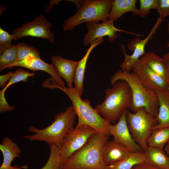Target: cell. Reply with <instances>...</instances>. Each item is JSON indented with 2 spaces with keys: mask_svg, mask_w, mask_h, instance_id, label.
<instances>
[{
  "mask_svg": "<svg viewBox=\"0 0 169 169\" xmlns=\"http://www.w3.org/2000/svg\"><path fill=\"white\" fill-rule=\"evenodd\" d=\"M76 116L73 105L68 106L64 111L55 115L54 121L49 126L42 129L33 125L28 128V131L33 134L23 137L30 141H44L60 149L67 135L74 128Z\"/></svg>",
  "mask_w": 169,
  "mask_h": 169,
  "instance_id": "cell-1",
  "label": "cell"
},
{
  "mask_svg": "<svg viewBox=\"0 0 169 169\" xmlns=\"http://www.w3.org/2000/svg\"><path fill=\"white\" fill-rule=\"evenodd\" d=\"M109 136L96 132L80 149L64 162L60 169H107L103 161V147Z\"/></svg>",
  "mask_w": 169,
  "mask_h": 169,
  "instance_id": "cell-2",
  "label": "cell"
},
{
  "mask_svg": "<svg viewBox=\"0 0 169 169\" xmlns=\"http://www.w3.org/2000/svg\"><path fill=\"white\" fill-rule=\"evenodd\" d=\"M112 86L106 90L104 100L95 109L108 122L114 124L124 112L130 108L132 95L129 85L124 80H118Z\"/></svg>",
  "mask_w": 169,
  "mask_h": 169,
  "instance_id": "cell-3",
  "label": "cell"
},
{
  "mask_svg": "<svg viewBox=\"0 0 169 169\" xmlns=\"http://www.w3.org/2000/svg\"><path fill=\"white\" fill-rule=\"evenodd\" d=\"M119 80L125 81L131 89L132 102L130 109L132 112H135L139 108L143 107L148 113L156 116L159 104L155 91L145 87L133 72L119 70L111 77L110 84L112 86Z\"/></svg>",
  "mask_w": 169,
  "mask_h": 169,
  "instance_id": "cell-4",
  "label": "cell"
},
{
  "mask_svg": "<svg viewBox=\"0 0 169 169\" xmlns=\"http://www.w3.org/2000/svg\"><path fill=\"white\" fill-rule=\"evenodd\" d=\"M49 87L51 89H59L70 99L78 118L76 126L87 125L98 132L110 135L108 128L110 123L91 107L89 100H83L81 98V96L74 87H61L53 83L50 84Z\"/></svg>",
  "mask_w": 169,
  "mask_h": 169,
  "instance_id": "cell-5",
  "label": "cell"
},
{
  "mask_svg": "<svg viewBox=\"0 0 169 169\" xmlns=\"http://www.w3.org/2000/svg\"><path fill=\"white\" fill-rule=\"evenodd\" d=\"M112 2L111 0L82 1L77 7V12L64 22L63 30H72L84 23H98L100 21L103 22L108 20Z\"/></svg>",
  "mask_w": 169,
  "mask_h": 169,
  "instance_id": "cell-6",
  "label": "cell"
},
{
  "mask_svg": "<svg viewBox=\"0 0 169 169\" xmlns=\"http://www.w3.org/2000/svg\"><path fill=\"white\" fill-rule=\"evenodd\" d=\"M126 119L133 138L144 152L148 146V139L157 124L156 117L148 113L142 107L135 112L126 110Z\"/></svg>",
  "mask_w": 169,
  "mask_h": 169,
  "instance_id": "cell-7",
  "label": "cell"
},
{
  "mask_svg": "<svg viewBox=\"0 0 169 169\" xmlns=\"http://www.w3.org/2000/svg\"><path fill=\"white\" fill-rule=\"evenodd\" d=\"M96 132L95 129L87 125L76 126L72 130L59 149L60 168L67 159L81 148Z\"/></svg>",
  "mask_w": 169,
  "mask_h": 169,
  "instance_id": "cell-8",
  "label": "cell"
},
{
  "mask_svg": "<svg viewBox=\"0 0 169 169\" xmlns=\"http://www.w3.org/2000/svg\"><path fill=\"white\" fill-rule=\"evenodd\" d=\"M52 23L43 15L36 17L32 21L25 23L13 30V40L31 36L48 39L52 44L54 43L55 36L50 29Z\"/></svg>",
  "mask_w": 169,
  "mask_h": 169,
  "instance_id": "cell-9",
  "label": "cell"
},
{
  "mask_svg": "<svg viewBox=\"0 0 169 169\" xmlns=\"http://www.w3.org/2000/svg\"><path fill=\"white\" fill-rule=\"evenodd\" d=\"M163 19L159 17L157 19L154 25L145 38L142 39L136 38L130 41L127 44V47L130 51H133L131 54H127L124 45L120 44L124 56V61L120 65L121 70L130 72L133 64L140 59V57L146 53L145 48L146 44L152 39Z\"/></svg>",
  "mask_w": 169,
  "mask_h": 169,
  "instance_id": "cell-10",
  "label": "cell"
},
{
  "mask_svg": "<svg viewBox=\"0 0 169 169\" xmlns=\"http://www.w3.org/2000/svg\"><path fill=\"white\" fill-rule=\"evenodd\" d=\"M114 22L111 20H107L99 23L96 22L87 23L88 32L83 39L84 44L87 46L95 40L105 36L108 37V40L110 41H115L118 37L117 32L126 33L137 37L143 36L142 35L117 28L114 26Z\"/></svg>",
  "mask_w": 169,
  "mask_h": 169,
  "instance_id": "cell-11",
  "label": "cell"
},
{
  "mask_svg": "<svg viewBox=\"0 0 169 169\" xmlns=\"http://www.w3.org/2000/svg\"><path fill=\"white\" fill-rule=\"evenodd\" d=\"M108 128L115 141L125 147L131 152L144 151L131 135L126 120V110L116 123L109 124Z\"/></svg>",
  "mask_w": 169,
  "mask_h": 169,
  "instance_id": "cell-12",
  "label": "cell"
},
{
  "mask_svg": "<svg viewBox=\"0 0 169 169\" xmlns=\"http://www.w3.org/2000/svg\"><path fill=\"white\" fill-rule=\"evenodd\" d=\"M131 70L146 89L154 91L168 89L165 79L140 59L133 64Z\"/></svg>",
  "mask_w": 169,
  "mask_h": 169,
  "instance_id": "cell-13",
  "label": "cell"
},
{
  "mask_svg": "<svg viewBox=\"0 0 169 169\" xmlns=\"http://www.w3.org/2000/svg\"><path fill=\"white\" fill-rule=\"evenodd\" d=\"M16 66L24 67L33 71L37 70L45 71L51 76L54 84L60 87H65L64 82L59 76L52 64L43 61L40 57L29 55L24 59L11 64L8 68Z\"/></svg>",
  "mask_w": 169,
  "mask_h": 169,
  "instance_id": "cell-14",
  "label": "cell"
},
{
  "mask_svg": "<svg viewBox=\"0 0 169 169\" xmlns=\"http://www.w3.org/2000/svg\"><path fill=\"white\" fill-rule=\"evenodd\" d=\"M51 59V64L59 76L65 80L69 88H73L77 61L59 56H52Z\"/></svg>",
  "mask_w": 169,
  "mask_h": 169,
  "instance_id": "cell-15",
  "label": "cell"
},
{
  "mask_svg": "<svg viewBox=\"0 0 169 169\" xmlns=\"http://www.w3.org/2000/svg\"><path fill=\"white\" fill-rule=\"evenodd\" d=\"M131 152L126 147L114 141H108L103 148L102 158L105 164L108 166L120 161Z\"/></svg>",
  "mask_w": 169,
  "mask_h": 169,
  "instance_id": "cell-16",
  "label": "cell"
},
{
  "mask_svg": "<svg viewBox=\"0 0 169 169\" xmlns=\"http://www.w3.org/2000/svg\"><path fill=\"white\" fill-rule=\"evenodd\" d=\"M0 149L3 156V163L0 169H18L20 167L12 166L13 160L20 157L21 150L18 144L8 137H4L0 144Z\"/></svg>",
  "mask_w": 169,
  "mask_h": 169,
  "instance_id": "cell-17",
  "label": "cell"
},
{
  "mask_svg": "<svg viewBox=\"0 0 169 169\" xmlns=\"http://www.w3.org/2000/svg\"><path fill=\"white\" fill-rule=\"evenodd\" d=\"M155 91L158 99L159 108L156 117L157 124L153 130L169 127V89Z\"/></svg>",
  "mask_w": 169,
  "mask_h": 169,
  "instance_id": "cell-18",
  "label": "cell"
},
{
  "mask_svg": "<svg viewBox=\"0 0 169 169\" xmlns=\"http://www.w3.org/2000/svg\"><path fill=\"white\" fill-rule=\"evenodd\" d=\"M104 41L103 38L95 40L90 44L83 57L77 61L74 83V88L78 90L80 96L83 92V81L85 68L89 55L93 49Z\"/></svg>",
  "mask_w": 169,
  "mask_h": 169,
  "instance_id": "cell-19",
  "label": "cell"
},
{
  "mask_svg": "<svg viewBox=\"0 0 169 169\" xmlns=\"http://www.w3.org/2000/svg\"><path fill=\"white\" fill-rule=\"evenodd\" d=\"M136 0H113L108 20L114 21L125 13L131 12L133 15H139L138 8L136 6Z\"/></svg>",
  "mask_w": 169,
  "mask_h": 169,
  "instance_id": "cell-20",
  "label": "cell"
},
{
  "mask_svg": "<svg viewBox=\"0 0 169 169\" xmlns=\"http://www.w3.org/2000/svg\"><path fill=\"white\" fill-rule=\"evenodd\" d=\"M145 163L159 169H169V156L163 149L147 146Z\"/></svg>",
  "mask_w": 169,
  "mask_h": 169,
  "instance_id": "cell-21",
  "label": "cell"
},
{
  "mask_svg": "<svg viewBox=\"0 0 169 169\" xmlns=\"http://www.w3.org/2000/svg\"><path fill=\"white\" fill-rule=\"evenodd\" d=\"M146 157L144 151L132 152L120 161L107 166V169H133L136 166L145 163Z\"/></svg>",
  "mask_w": 169,
  "mask_h": 169,
  "instance_id": "cell-22",
  "label": "cell"
},
{
  "mask_svg": "<svg viewBox=\"0 0 169 169\" xmlns=\"http://www.w3.org/2000/svg\"><path fill=\"white\" fill-rule=\"evenodd\" d=\"M140 60L166 81V69L162 57H160L153 52H150L146 53Z\"/></svg>",
  "mask_w": 169,
  "mask_h": 169,
  "instance_id": "cell-23",
  "label": "cell"
},
{
  "mask_svg": "<svg viewBox=\"0 0 169 169\" xmlns=\"http://www.w3.org/2000/svg\"><path fill=\"white\" fill-rule=\"evenodd\" d=\"M169 141V127L153 130L147 141V146L163 149Z\"/></svg>",
  "mask_w": 169,
  "mask_h": 169,
  "instance_id": "cell-24",
  "label": "cell"
},
{
  "mask_svg": "<svg viewBox=\"0 0 169 169\" xmlns=\"http://www.w3.org/2000/svg\"><path fill=\"white\" fill-rule=\"evenodd\" d=\"M49 158L44 166L40 169H60L59 149L54 145H49ZM27 165L22 166L18 169H27Z\"/></svg>",
  "mask_w": 169,
  "mask_h": 169,
  "instance_id": "cell-25",
  "label": "cell"
},
{
  "mask_svg": "<svg viewBox=\"0 0 169 169\" xmlns=\"http://www.w3.org/2000/svg\"><path fill=\"white\" fill-rule=\"evenodd\" d=\"M18 53L16 45L11 47L0 53V70L2 71L17 62Z\"/></svg>",
  "mask_w": 169,
  "mask_h": 169,
  "instance_id": "cell-26",
  "label": "cell"
},
{
  "mask_svg": "<svg viewBox=\"0 0 169 169\" xmlns=\"http://www.w3.org/2000/svg\"><path fill=\"white\" fill-rule=\"evenodd\" d=\"M35 75L34 73L29 72L28 71H25L21 69H17L13 73L12 78L8 81L6 86L1 90L0 92L5 94V91L11 85L20 81L26 82L28 77H33Z\"/></svg>",
  "mask_w": 169,
  "mask_h": 169,
  "instance_id": "cell-27",
  "label": "cell"
},
{
  "mask_svg": "<svg viewBox=\"0 0 169 169\" xmlns=\"http://www.w3.org/2000/svg\"><path fill=\"white\" fill-rule=\"evenodd\" d=\"M16 45L18 53L17 62L24 59L29 55L40 57L39 52L33 46L25 43H20Z\"/></svg>",
  "mask_w": 169,
  "mask_h": 169,
  "instance_id": "cell-28",
  "label": "cell"
},
{
  "mask_svg": "<svg viewBox=\"0 0 169 169\" xmlns=\"http://www.w3.org/2000/svg\"><path fill=\"white\" fill-rule=\"evenodd\" d=\"M159 0H140V6L138 8L140 17L143 18L150 13L152 9L156 10Z\"/></svg>",
  "mask_w": 169,
  "mask_h": 169,
  "instance_id": "cell-29",
  "label": "cell"
},
{
  "mask_svg": "<svg viewBox=\"0 0 169 169\" xmlns=\"http://www.w3.org/2000/svg\"><path fill=\"white\" fill-rule=\"evenodd\" d=\"M13 35L9 34L7 31L0 27V53L11 47Z\"/></svg>",
  "mask_w": 169,
  "mask_h": 169,
  "instance_id": "cell-30",
  "label": "cell"
},
{
  "mask_svg": "<svg viewBox=\"0 0 169 169\" xmlns=\"http://www.w3.org/2000/svg\"><path fill=\"white\" fill-rule=\"evenodd\" d=\"M156 10L159 14V17L163 19L169 16V0H159Z\"/></svg>",
  "mask_w": 169,
  "mask_h": 169,
  "instance_id": "cell-31",
  "label": "cell"
},
{
  "mask_svg": "<svg viewBox=\"0 0 169 169\" xmlns=\"http://www.w3.org/2000/svg\"><path fill=\"white\" fill-rule=\"evenodd\" d=\"M15 109L13 106H10L7 103L4 94L0 92V112L4 113L12 111Z\"/></svg>",
  "mask_w": 169,
  "mask_h": 169,
  "instance_id": "cell-32",
  "label": "cell"
},
{
  "mask_svg": "<svg viewBox=\"0 0 169 169\" xmlns=\"http://www.w3.org/2000/svg\"><path fill=\"white\" fill-rule=\"evenodd\" d=\"M162 58L165 65L166 70V82L168 89H169V51L163 54Z\"/></svg>",
  "mask_w": 169,
  "mask_h": 169,
  "instance_id": "cell-33",
  "label": "cell"
},
{
  "mask_svg": "<svg viewBox=\"0 0 169 169\" xmlns=\"http://www.w3.org/2000/svg\"><path fill=\"white\" fill-rule=\"evenodd\" d=\"M13 73L12 71L8 72V73L0 75V87L4 88L6 85V82L9 81L12 78Z\"/></svg>",
  "mask_w": 169,
  "mask_h": 169,
  "instance_id": "cell-34",
  "label": "cell"
},
{
  "mask_svg": "<svg viewBox=\"0 0 169 169\" xmlns=\"http://www.w3.org/2000/svg\"><path fill=\"white\" fill-rule=\"evenodd\" d=\"M134 169H159L145 163L137 165L134 166Z\"/></svg>",
  "mask_w": 169,
  "mask_h": 169,
  "instance_id": "cell-35",
  "label": "cell"
},
{
  "mask_svg": "<svg viewBox=\"0 0 169 169\" xmlns=\"http://www.w3.org/2000/svg\"><path fill=\"white\" fill-rule=\"evenodd\" d=\"M165 150L166 153L169 155V141L166 144Z\"/></svg>",
  "mask_w": 169,
  "mask_h": 169,
  "instance_id": "cell-36",
  "label": "cell"
},
{
  "mask_svg": "<svg viewBox=\"0 0 169 169\" xmlns=\"http://www.w3.org/2000/svg\"><path fill=\"white\" fill-rule=\"evenodd\" d=\"M167 29L168 32L169 33V20L168 21L167 24ZM167 46L169 47V39L167 43Z\"/></svg>",
  "mask_w": 169,
  "mask_h": 169,
  "instance_id": "cell-37",
  "label": "cell"
},
{
  "mask_svg": "<svg viewBox=\"0 0 169 169\" xmlns=\"http://www.w3.org/2000/svg\"><path fill=\"white\" fill-rule=\"evenodd\" d=\"M133 169H134V168Z\"/></svg>",
  "mask_w": 169,
  "mask_h": 169,
  "instance_id": "cell-38",
  "label": "cell"
}]
</instances>
